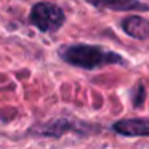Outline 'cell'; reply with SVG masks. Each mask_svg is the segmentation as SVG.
Listing matches in <instances>:
<instances>
[{
  "label": "cell",
  "instance_id": "6da1fadb",
  "mask_svg": "<svg viewBox=\"0 0 149 149\" xmlns=\"http://www.w3.org/2000/svg\"><path fill=\"white\" fill-rule=\"evenodd\" d=\"M61 58L66 63L72 66H79L84 69H95L107 64H119L123 63V58L119 56L117 53L112 52H104L100 47L93 45H71L64 47L59 52Z\"/></svg>",
  "mask_w": 149,
  "mask_h": 149
},
{
  "label": "cell",
  "instance_id": "7a4b0ae2",
  "mask_svg": "<svg viewBox=\"0 0 149 149\" xmlns=\"http://www.w3.org/2000/svg\"><path fill=\"white\" fill-rule=\"evenodd\" d=\"M31 21L43 32H55L64 23V13L56 5L42 2V3L34 5L31 11Z\"/></svg>",
  "mask_w": 149,
  "mask_h": 149
},
{
  "label": "cell",
  "instance_id": "3957f363",
  "mask_svg": "<svg viewBox=\"0 0 149 149\" xmlns=\"http://www.w3.org/2000/svg\"><path fill=\"white\" fill-rule=\"evenodd\" d=\"M114 130L125 136H149V119H128L120 120Z\"/></svg>",
  "mask_w": 149,
  "mask_h": 149
},
{
  "label": "cell",
  "instance_id": "277c9868",
  "mask_svg": "<svg viewBox=\"0 0 149 149\" xmlns=\"http://www.w3.org/2000/svg\"><path fill=\"white\" fill-rule=\"evenodd\" d=\"M88 2L98 8H109V10H120V11L149 10V5L143 3L141 0H88Z\"/></svg>",
  "mask_w": 149,
  "mask_h": 149
},
{
  "label": "cell",
  "instance_id": "5b68a950",
  "mask_svg": "<svg viewBox=\"0 0 149 149\" xmlns=\"http://www.w3.org/2000/svg\"><path fill=\"white\" fill-rule=\"evenodd\" d=\"M122 29L133 39H146L149 37V21L143 19L139 16H130L125 18L122 23Z\"/></svg>",
  "mask_w": 149,
  "mask_h": 149
}]
</instances>
